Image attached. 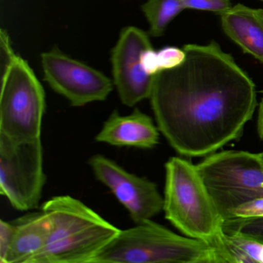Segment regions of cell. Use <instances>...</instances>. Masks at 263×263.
Returning <instances> with one entry per match:
<instances>
[{
    "mask_svg": "<svg viewBox=\"0 0 263 263\" xmlns=\"http://www.w3.org/2000/svg\"><path fill=\"white\" fill-rule=\"evenodd\" d=\"M152 47L148 33L139 27H124L111 50L112 76L121 102L134 107L150 98L154 77L143 70L141 57L143 52Z\"/></svg>",
    "mask_w": 263,
    "mask_h": 263,
    "instance_id": "10",
    "label": "cell"
},
{
    "mask_svg": "<svg viewBox=\"0 0 263 263\" xmlns=\"http://www.w3.org/2000/svg\"><path fill=\"white\" fill-rule=\"evenodd\" d=\"M89 164L97 179L110 189L135 224L152 219L164 209V198L153 181L129 173L101 155L92 157Z\"/></svg>",
    "mask_w": 263,
    "mask_h": 263,
    "instance_id": "9",
    "label": "cell"
},
{
    "mask_svg": "<svg viewBox=\"0 0 263 263\" xmlns=\"http://www.w3.org/2000/svg\"><path fill=\"white\" fill-rule=\"evenodd\" d=\"M196 167L224 220L240 204L263 197L260 154L238 151L212 153Z\"/></svg>",
    "mask_w": 263,
    "mask_h": 263,
    "instance_id": "6",
    "label": "cell"
},
{
    "mask_svg": "<svg viewBox=\"0 0 263 263\" xmlns=\"http://www.w3.org/2000/svg\"><path fill=\"white\" fill-rule=\"evenodd\" d=\"M183 50L182 64L154 77L149 99L170 145L184 156H204L240 138L256 108V87L215 41Z\"/></svg>",
    "mask_w": 263,
    "mask_h": 263,
    "instance_id": "1",
    "label": "cell"
},
{
    "mask_svg": "<svg viewBox=\"0 0 263 263\" xmlns=\"http://www.w3.org/2000/svg\"><path fill=\"white\" fill-rule=\"evenodd\" d=\"M224 232H236L263 242V217L226 220L223 224Z\"/></svg>",
    "mask_w": 263,
    "mask_h": 263,
    "instance_id": "16",
    "label": "cell"
},
{
    "mask_svg": "<svg viewBox=\"0 0 263 263\" xmlns=\"http://www.w3.org/2000/svg\"><path fill=\"white\" fill-rule=\"evenodd\" d=\"M46 182L41 139L15 141L0 134V192L16 210L38 207Z\"/></svg>",
    "mask_w": 263,
    "mask_h": 263,
    "instance_id": "7",
    "label": "cell"
},
{
    "mask_svg": "<svg viewBox=\"0 0 263 263\" xmlns=\"http://www.w3.org/2000/svg\"><path fill=\"white\" fill-rule=\"evenodd\" d=\"M165 171V218L187 237L218 249L224 219L196 165L174 157L166 163Z\"/></svg>",
    "mask_w": 263,
    "mask_h": 263,
    "instance_id": "4",
    "label": "cell"
},
{
    "mask_svg": "<svg viewBox=\"0 0 263 263\" xmlns=\"http://www.w3.org/2000/svg\"><path fill=\"white\" fill-rule=\"evenodd\" d=\"M224 263H263V242L236 232H223L219 246Z\"/></svg>",
    "mask_w": 263,
    "mask_h": 263,
    "instance_id": "14",
    "label": "cell"
},
{
    "mask_svg": "<svg viewBox=\"0 0 263 263\" xmlns=\"http://www.w3.org/2000/svg\"><path fill=\"white\" fill-rule=\"evenodd\" d=\"M260 154V156H261V160H262L263 161V152H261V153Z\"/></svg>",
    "mask_w": 263,
    "mask_h": 263,
    "instance_id": "23",
    "label": "cell"
},
{
    "mask_svg": "<svg viewBox=\"0 0 263 263\" xmlns=\"http://www.w3.org/2000/svg\"><path fill=\"white\" fill-rule=\"evenodd\" d=\"M50 224L43 211L18 220L5 263H30L47 246Z\"/></svg>",
    "mask_w": 263,
    "mask_h": 263,
    "instance_id": "13",
    "label": "cell"
},
{
    "mask_svg": "<svg viewBox=\"0 0 263 263\" xmlns=\"http://www.w3.org/2000/svg\"><path fill=\"white\" fill-rule=\"evenodd\" d=\"M42 211L50 221V237L30 263H91L121 230L69 195L53 197Z\"/></svg>",
    "mask_w": 263,
    "mask_h": 263,
    "instance_id": "2",
    "label": "cell"
},
{
    "mask_svg": "<svg viewBox=\"0 0 263 263\" xmlns=\"http://www.w3.org/2000/svg\"><path fill=\"white\" fill-rule=\"evenodd\" d=\"M263 217V197L255 198L240 204L228 213L226 220L237 218H261Z\"/></svg>",
    "mask_w": 263,
    "mask_h": 263,
    "instance_id": "17",
    "label": "cell"
},
{
    "mask_svg": "<svg viewBox=\"0 0 263 263\" xmlns=\"http://www.w3.org/2000/svg\"><path fill=\"white\" fill-rule=\"evenodd\" d=\"M141 63L144 71L150 76H155L161 71L158 63V52L155 51L153 47H150L143 52Z\"/></svg>",
    "mask_w": 263,
    "mask_h": 263,
    "instance_id": "21",
    "label": "cell"
},
{
    "mask_svg": "<svg viewBox=\"0 0 263 263\" xmlns=\"http://www.w3.org/2000/svg\"><path fill=\"white\" fill-rule=\"evenodd\" d=\"M159 132L152 118L136 108L124 116L113 112L95 140L116 147L151 149L159 142Z\"/></svg>",
    "mask_w": 263,
    "mask_h": 263,
    "instance_id": "11",
    "label": "cell"
},
{
    "mask_svg": "<svg viewBox=\"0 0 263 263\" xmlns=\"http://www.w3.org/2000/svg\"><path fill=\"white\" fill-rule=\"evenodd\" d=\"M184 10L181 0H147L141 10L149 24V34L162 36L170 23Z\"/></svg>",
    "mask_w": 263,
    "mask_h": 263,
    "instance_id": "15",
    "label": "cell"
},
{
    "mask_svg": "<svg viewBox=\"0 0 263 263\" xmlns=\"http://www.w3.org/2000/svg\"><path fill=\"white\" fill-rule=\"evenodd\" d=\"M261 1H263V0H261Z\"/></svg>",
    "mask_w": 263,
    "mask_h": 263,
    "instance_id": "24",
    "label": "cell"
},
{
    "mask_svg": "<svg viewBox=\"0 0 263 263\" xmlns=\"http://www.w3.org/2000/svg\"><path fill=\"white\" fill-rule=\"evenodd\" d=\"M184 10H203L221 15L232 7L230 0H181Z\"/></svg>",
    "mask_w": 263,
    "mask_h": 263,
    "instance_id": "18",
    "label": "cell"
},
{
    "mask_svg": "<svg viewBox=\"0 0 263 263\" xmlns=\"http://www.w3.org/2000/svg\"><path fill=\"white\" fill-rule=\"evenodd\" d=\"M120 230L91 263H224L219 249L152 219Z\"/></svg>",
    "mask_w": 263,
    "mask_h": 263,
    "instance_id": "3",
    "label": "cell"
},
{
    "mask_svg": "<svg viewBox=\"0 0 263 263\" xmlns=\"http://www.w3.org/2000/svg\"><path fill=\"white\" fill-rule=\"evenodd\" d=\"M7 32L1 46L7 57L0 95V134L15 141L41 139L45 92L28 62L13 52Z\"/></svg>",
    "mask_w": 263,
    "mask_h": 263,
    "instance_id": "5",
    "label": "cell"
},
{
    "mask_svg": "<svg viewBox=\"0 0 263 263\" xmlns=\"http://www.w3.org/2000/svg\"><path fill=\"white\" fill-rule=\"evenodd\" d=\"M257 132L260 139L263 141V98L258 107V120H257Z\"/></svg>",
    "mask_w": 263,
    "mask_h": 263,
    "instance_id": "22",
    "label": "cell"
},
{
    "mask_svg": "<svg viewBox=\"0 0 263 263\" xmlns=\"http://www.w3.org/2000/svg\"><path fill=\"white\" fill-rule=\"evenodd\" d=\"M224 33L243 52L263 64V10L242 4L232 6L220 15Z\"/></svg>",
    "mask_w": 263,
    "mask_h": 263,
    "instance_id": "12",
    "label": "cell"
},
{
    "mask_svg": "<svg viewBox=\"0 0 263 263\" xmlns=\"http://www.w3.org/2000/svg\"><path fill=\"white\" fill-rule=\"evenodd\" d=\"M15 224L0 220V262L5 263L6 258L13 242Z\"/></svg>",
    "mask_w": 263,
    "mask_h": 263,
    "instance_id": "20",
    "label": "cell"
},
{
    "mask_svg": "<svg viewBox=\"0 0 263 263\" xmlns=\"http://www.w3.org/2000/svg\"><path fill=\"white\" fill-rule=\"evenodd\" d=\"M185 52L183 49L166 47L158 51V59L161 70H170L182 64L185 59Z\"/></svg>",
    "mask_w": 263,
    "mask_h": 263,
    "instance_id": "19",
    "label": "cell"
},
{
    "mask_svg": "<svg viewBox=\"0 0 263 263\" xmlns=\"http://www.w3.org/2000/svg\"><path fill=\"white\" fill-rule=\"evenodd\" d=\"M41 64L46 82L73 107L105 101L115 86L102 72L70 58L58 47L41 54Z\"/></svg>",
    "mask_w": 263,
    "mask_h": 263,
    "instance_id": "8",
    "label": "cell"
}]
</instances>
